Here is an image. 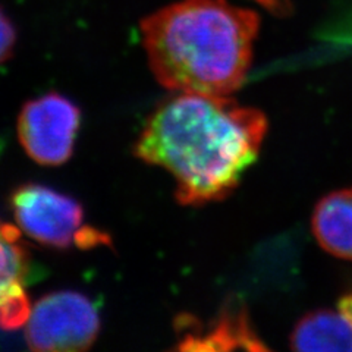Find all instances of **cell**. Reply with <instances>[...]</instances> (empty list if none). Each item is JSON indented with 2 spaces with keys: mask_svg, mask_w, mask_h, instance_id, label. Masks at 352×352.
I'll list each match as a JSON object with an SVG mask.
<instances>
[{
  "mask_svg": "<svg viewBox=\"0 0 352 352\" xmlns=\"http://www.w3.org/2000/svg\"><path fill=\"white\" fill-rule=\"evenodd\" d=\"M266 132L267 119L256 107L229 96L179 93L154 110L134 154L173 176L178 203L204 206L236 188Z\"/></svg>",
  "mask_w": 352,
  "mask_h": 352,
  "instance_id": "1",
  "label": "cell"
},
{
  "mask_svg": "<svg viewBox=\"0 0 352 352\" xmlns=\"http://www.w3.org/2000/svg\"><path fill=\"white\" fill-rule=\"evenodd\" d=\"M260 18L226 0H181L141 22L156 80L170 91L229 96L244 84Z\"/></svg>",
  "mask_w": 352,
  "mask_h": 352,
  "instance_id": "2",
  "label": "cell"
},
{
  "mask_svg": "<svg viewBox=\"0 0 352 352\" xmlns=\"http://www.w3.org/2000/svg\"><path fill=\"white\" fill-rule=\"evenodd\" d=\"M12 210L22 232L44 245L88 248L109 242L104 232L84 223V210L78 203L47 186H21L12 195Z\"/></svg>",
  "mask_w": 352,
  "mask_h": 352,
  "instance_id": "3",
  "label": "cell"
},
{
  "mask_svg": "<svg viewBox=\"0 0 352 352\" xmlns=\"http://www.w3.org/2000/svg\"><path fill=\"white\" fill-rule=\"evenodd\" d=\"M25 339L32 351L75 352L90 348L100 332L97 307L85 295L60 291L31 307Z\"/></svg>",
  "mask_w": 352,
  "mask_h": 352,
  "instance_id": "4",
  "label": "cell"
},
{
  "mask_svg": "<svg viewBox=\"0 0 352 352\" xmlns=\"http://www.w3.org/2000/svg\"><path fill=\"white\" fill-rule=\"evenodd\" d=\"M81 113L68 98L46 94L28 102L18 119V135L28 156L44 166L71 157Z\"/></svg>",
  "mask_w": 352,
  "mask_h": 352,
  "instance_id": "5",
  "label": "cell"
},
{
  "mask_svg": "<svg viewBox=\"0 0 352 352\" xmlns=\"http://www.w3.org/2000/svg\"><path fill=\"white\" fill-rule=\"evenodd\" d=\"M181 351H230L269 349L251 324L244 305H226L210 323L198 324L192 317H179Z\"/></svg>",
  "mask_w": 352,
  "mask_h": 352,
  "instance_id": "6",
  "label": "cell"
},
{
  "mask_svg": "<svg viewBox=\"0 0 352 352\" xmlns=\"http://www.w3.org/2000/svg\"><path fill=\"white\" fill-rule=\"evenodd\" d=\"M30 257L21 244L19 230L0 222V327L25 324L31 305L25 292Z\"/></svg>",
  "mask_w": 352,
  "mask_h": 352,
  "instance_id": "7",
  "label": "cell"
},
{
  "mask_svg": "<svg viewBox=\"0 0 352 352\" xmlns=\"http://www.w3.org/2000/svg\"><path fill=\"white\" fill-rule=\"evenodd\" d=\"M311 228L317 242L329 254L352 260V188L323 197L316 206Z\"/></svg>",
  "mask_w": 352,
  "mask_h": 352,
  "instance_id": "8",
  "label": "cell"
},
{
  "mask_svg": "<svg viewBox=\"0 0 352 352\" xmlns=\"http://www.w3.org/2000/svg\"><path fill=\"white\" fill-rule=\"evenodd\" d=\"M289 344L305 352H352V322L340 310L313 311L296 323Z\"/></svg>",
  "mask_w": 352,
  "mask_h": 352,
  "instance_id": "9",
  "label": "cell"
},
{
  "mask_svg": "<svg viewBox=\"0 0 352 352\" xmlns=\"http://www.w3.org/2000/svg\"><path fill=\"white\" fill-rule=\"evenodd\" d=\"M15 44V30L8 16L0 10V62L6 60Z\"/></svg>",
  "mask_w": 352,
  "mask_h": 352,
  "instance_id": "10",
  "label": "cell"
},
{
  "mask_svg": "<svg viewBox=\"0 0 352 352\" xmlns=\"http://www.w3.org/2000/svg\"><path fill=\"white\" fill-rule=\"evenodd\" d=\"M339 310L346 314L349 320L352 322V294L345 295L344 298L339 301Z\"/></svg>",
  "mask_w": 352,
  "mask_h": 352,
  "instance_id": "11",
  "label": "cell"
}]
</instances>
